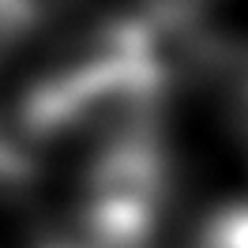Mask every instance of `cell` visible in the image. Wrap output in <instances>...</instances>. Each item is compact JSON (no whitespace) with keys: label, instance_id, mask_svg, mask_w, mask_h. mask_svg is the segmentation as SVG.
I'll return each mask as SVG.
<instances>
[{"label":"cell","instance_id":"obj_1","mask_svg":"<svg viewBox=\"0 0 248 248\" xmlns=\"http://www.w3.org/2000/svg\"><path fill=\"white\" fill-rule=\"evenodd\" d=\"M203 248H248V203L211 218L203 233Z\"/></svg>","mask_w":248,"mask_h":248}]
</instances>
